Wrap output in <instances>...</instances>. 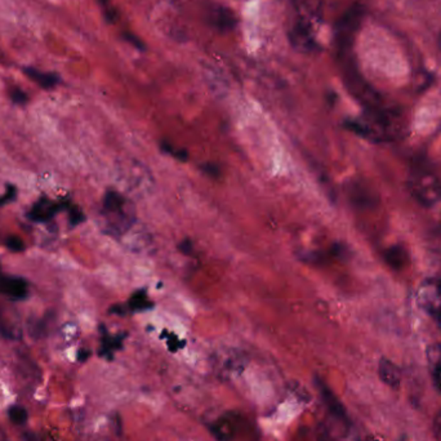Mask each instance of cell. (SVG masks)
Segmentation results:
<instances>
[{"label":"cell","mask_w":441,"mask_h":441,"mask_svg":"<svg viewBox=\"0 0 441 441\" xmlns=\"http://www.w3.org/2000/svg\"><path fill=\"white\" fill-rule=\"evenodd\" d=\"M322 11L324 0H292V23L288 36L295 42H314Z\"/></svg>","instance_id":"obj_1"},{"label":"cell","mask_w":441,"mask_h":441,"mask_svg":"<svg viewBox=\"0 0 441 441\" xmlns=\"http://www.w3.org/2000/svg\"><path fill=\"white\" fill-rule=\"evenodd\" d=\"M346 126L359 136L376 142L395 140L400 136L399 124L383 109L369 110L364 119L350 120Z\"/></svg>","instance_id":"obj_2"},{"label":"cell","mask_w":441,"mask_h":441,"mask_svg":"<svg viewBox=\"0 0 441 441\" xmlns=\"http://www.w3.org/2000/svg\"><path fill=\"white\" fill-rule=\"evenodd\" d=\"M410 194L423 207L441 202V178L423 164L414 167L408 180Z\"/></svg>","instance_id":"obj_3"},{"label":"cell","mask_w":441,"mask_h":441,"mask_svg":"<svg viewBox=\"0 0 441 441\" xmlns=\"http://www.w3.org/2000/svg\"><path fill=\"white\" fill-rule=\"evenodd\" d=\"M210 430L218 441H254V436L258 437L252 422L235 413L221 417Z\"/></svg>","instance_id":"obj_4"},{"label":"cell","mask_w":441,"mask_h":441,"mask_svg":"<svg viewBox=\"0 0 441 441\" xmlns=\"http://www.w3.org/2000/svg\"><path fill=\"white\" fill-rule=\"evenodd\" d=\"M417 302L441 332V279L430 278L420 283Z\"/></svg>","instance_id":"obj_5"},{"label":"cell","mask_w":441,"mask_h":441,"mask_svg":"<svg viewBox=\"0 0 441 441\" xmlns=\"http://www.w3.org/2000/svg\"><path fill=\"white\" fill-rule=\"evenodd\" d=\"M361 18H363V8L359 6L350 8L343 14L337 26V40L342 48H347L350 45L352 36L356 33Z\"/></svg>","instance_id":"obj_6"},{"label":"cell","mask_w":441,"mask_h":441,"mask_svg":"<svg viewBox=\"0 0 441 441\" xmlns=\"http://www.w3.org/2000/svg\"><path fill=\"white\" fill-rule=\"evenodd\" d=\"M426 357L432 385L441 395V343L430 344L426 351Z\"/></svg>","instance_id":"obj_7"},{"label":"cell","mask_w":441,"mask_h":441,"mask_svg":"<svg viewBox=\"0 0 441 441\" xmlns=\"http://www.w3.org/2000/svg\"><path fill=\"white\" fill-rule=\"evenodd\" d=\"M379 376L381 381L391 388H399L401 385V371L388 359L379 360Z\"/></svg>","instance_id":"obj_8"},{"label":"cell","mask_w":441,"mask_h":441,"mask_svg":"<svg viewBox=\"0 0 441 441\" xmlns=\"http://www.w3.org/2000/svg\"><path fill=\"white\" fill-rule=\"evenodd\" d=\"M208 18L210 23L218 30H232L236 23V18L232 11L224 7L212 8Z\"/></svg>","instance_id":"obj_9"},{"label":"cell","mask_w":441,"mask_h":441,"mask_svg":"<svg viewBox=\"0 0 441 441\" xmlns=\"http://www.w3.org/2000/svg\"><path fill=\"white\" fill-rule=\"evenodd\" d=\"M25 74L30 79H33L36 83L43 87V88H53L60 82V79L55 74L43 72V71L36 70V69H33V67H26L25 69Z\"/></svg>","instance_id":"obj_10"},{"label":"cell","mask_w":441,"mask_h":441,"mask_svg":"<svg viewBox=\"0 0 441 441\" xmlns=\"http://www.w3.org/2000/svg\"><path fill=\"white\" fill-rule=\"evenodd\" d=\"M386 261L393 268H401L405 263V252L399 246H392L391 249H388V252L386 253Z\"/></svg>","instance_id":"obj_11"},{"label":"cell","mask_w":441,"mask_h":441,"mask_svg":"<svg viewBox=\"0 0 441 441\" xmlns=\"http://www.w3.org/2000/svg\"><path fill=\"white\" fill-rule=\"evenodd\" d=\"M8 415H9V420L13 422L14 425H23L26 423L28 415L26 409L21 405H12L8 410Z\"/></svg>","instance_id":"obj_12"},{"label":"cell","mask_w":441,"mask_h":441,"mask_svg":"<svg viewBox=\"0 0 441 441\" xmlns=\"http://www.w3.org/2000/svg\"><path fill=\"white\" fill-rule=\"evenodd\" d=\"M161 150L165 151V153H168V154L172 155V156H175V159H178V160L185 161L187 159V153H186L185 150L175 148V147L172 146L170 143L163 142V143H161Z\"/></svg>","instance_id":"obj_13"},{"label":"cell","mask_w":441,"mask_h":441,"mask_svg":"<svg viewBox=\"0 0 441 441\" xmlns=\"http://www.w3.org/2000/svg\"><path fill=\"white\" fill-rule=\"evenodd\" d=\"M129 306L134 308V311H141V310H145L148 307V300L146 298V295L142 293H137L132 297Z\"/></svg>","instance_id":"obj_14"},{"label":"cell","mask_w":441,"mask_h":441,"mask_svg":"<svg viewBox=\"0 0 441 441\" xmlns=\"http://www.w3.org/2000/svg\"><path fill=\"white\" fill-rule=\"evenodd\" d=\"M9 96L11 98L13 99L16 104H26L28 102V96H26V93L25 92H22L21 89H18V88H12L11 91H9Z\"/></svg>","instance_id":"obj_15"},{"label":"cell","mask_w":441,"mask_h":441,"mask_svg":"<svg viewBox=\"0 0 441 441\" xmlns=\"http://www.w3.org/2000/svg\"><path fill=\"white\" fill-rule=\"evenodd\" d=\"M434 435L436 440L441 441V410L434 420Z\"/></svg>","instance_id":"obj_16"},{"label":"cell","mask_w":441,"mask_h":441,"mask_svg":"<svg viewBox=\"0 0 441 441\" xmlns=\"http://www.w3.org/2000/svg\"><path fill=\"white\" fill-rule=\"evenodd\" d=\"M203 170L205 173L212 175V177H217V175H219V169H218L217 167H214L213 164H207V165H204Z\"/></svg>","instance_id":"obj_17"},{"label":"cell","mask_w":441,"mask_h":441,"mask_svg":"<svg viewBox=\"0 0 441 441\" xmlns=\"http://www.w3.org/2000/svg\"><path fill=\"white\" fill-rule=\"evenodd\" d=\"M23 441H44V439L40 435L28 432V434L23 435Z\"/></svg>","instance_id":"obj_18"},{"label":"cell","mask_w":441,"mask_h":441,"mask_svg":"<svg viewBox=\"0 0 441 441\" xmlns=\"http://www.w3.org/2000/svg\"><path fill=\"white\" fill-rule=\"evenodd\" d=\"M440 47H441V36H440Z\"/></svg>","instance_id":"obj_19"}]
</instances>
